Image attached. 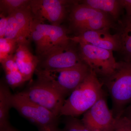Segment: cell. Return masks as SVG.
<instances>
[{
  "label": "cell",
  "instance_id": "obj_16",
  "mask_svg": "<svg viewBox=\"0 0 131 131\" xmlns=\"http://www.w3.org/2000/svg\"><path fill=\"white\" fill-rule=\"evenodd\" d=\"M9 87L1 81L0 84V129L9 126L8 116L9 109L12 107V96Z\"/></svg>",
  "mask_w": 131,
  "mask_h": 131
},
{
  "label": "cell",
  "instance_id": "obj_29",
  "mask_svg": "<svg viewBox=\"0 0 131 131\" xmlns=\"http://www.w3.org/2000/svg\"><path fill=\"white\" fill-rule=\"evenodd\" d=\"M39 131H63V130L59 129L58 126L39 129Z\"/></svg>",
  "mask_w": 131,
  "mask_h": 131
},
{
  "label": "cell",
  "instance_id": "obj_23",
  "mask_svg": "<svg viewBox=\"0 0 131 131\" xmlns=\"http://www.w3.org/2000/svg\"><path fill=\"white\" fill-rule=\"evenodd\" d=\"M63 131H90L82 122L75 117L67 116Z\"/></svg>",
  "mask_w": 131,
  "mask_h": 131
},
{
  "label": "cell",
  "instance_id": "obj_3",
  "mask_svg": "<svg viewBox=\"0 0 131 131\" xmlns=\"http://www.w3.org/2000/svg\"><path fill=\"white\" fill-rule=\"evenodd\" d=\"M90 69L81 63L71 68L52 70L36 69L38 80L45 82L64 97L70 95L87 77Z\"/></svg>",
  "mask_w": 131,
  "mask_h": 131
},
{
  "label": "cell",
  "instance_id": "obj_26",
  "mask_svg": "<svg viewBox=\"0 0 131 131\" xmlns=\"http://www.w3.org/2000/svg\"><path fill=\"white\" fill-rule=\"evenodd\" d=\"M9 16L0 14V38H5Z\"/></svg>",
  "mask_w": 131,
  "mask_h": 131
},
{
  "label": "cell",
  "instance_id": "obj_7",
  "mask_svg": "<svg viewBox=\"0 0 131 131\" xmlns=\"http://www.w3.org/2000/svg\"><path fill=\"white\" fill-rule=\"evenodd\" d=\"M19 94L45 108L57 117L60 115L65 100L62 95L45 82L37 81Z\"/></svg>",
  "mask_w": 131,
  "mask_h": 131
},
{
  "label": "cell",
  "instance_id": "obj_19",
  "mask_svg": "<svg viewBox=\"0 0 131 131\" xmlns=\"http://www.w3.org/2000/svg\"><path fill=\"white\" fill-rule=\"evenodd\" d=\"M8 16V23L5 38L15 40L18 44L28 45V40L22 35L14 14H13Z\"/></svg>",
  "mask_w": 131,
  "mask_h": 131
},
{
  "label": "cell",
  "instance_id": "obj_2",
  "mask_svg": "<svg viewBox=\"0 0 131 131\" xmlns=\"http://www.w3.org/2000/svg\"><path fill=\"white\" fill-rule=\"evenodd\" d=\"M102 80L112 99V112L118 118L126 106L131 103V62H117L113 73Z\"/></svg>",
  "mask_w": 131,
  "mask_h": 131
},
{
  "label": "cell",
  "instance_id": "obj_18",
  "mask_svg": "<svg viewBox=\"0 0 131 131\" xmlns=\"http://www.w3.org/2000/svg\"><path fill=\"white\" fill-rule=\"evenodd\" d=\"M13 14L22 35L28 40V39L31 37V25L34 18L30 6L20 9Z\"/></svg>",
  "mask_w": 131,
  "mask_h": 131
},
{
  "label": "cell",
  "instance_id": "obj_28",
  "mask_svg": "<svg viewBox=\"0 0 131 131\" xmlns=\"http://www.w3.org/2000/svg\"><path fill=\"white\" fill-rule=\"evenodd\" d=\"M122 116L125 117L131 123V103L125 108Z\"/></svg>",
  "mask_w": 131,
  "mask_h": 131
},
{
  "label": "cell",
  "instance_id": "obj_22",
  "mask_svg": "<svg viewBox=\"0 0 131 131\" xmlns=\"http://www.w3.org/2000/svg\"><path fill=\"white\" fill-rule=\"evenodd\" d=\"M5 73L6 83L13 89L20 86L26 82L24 77L19 70Z\"/></svg>",
  "mask_w": 131,
  "mask_h": 131
},
{
  "label": "cell",
  "instance_id": "obj_25",
  "mask_svg": "<svg viewBox=\"0 0 131 131\" xmlns=\"http://www.w3.org/2000/svg\"><path fill=\"white\" fill-rule=\"evenodd\" d=\"M115 131H131V123L125 117L121 116L116 119Z\"/></svg>",
  "mask_w": 131,
  "mask_h": 131
},
{
  "label": "cell",
  "instance_id": "obj_6",
  "mask_svg": "<svg viewBox=\"0 0 131 131\" xmlns=\"http://www.w3.org/2000/svg\"><path fill=\"white\" fill-rule=\"evenodd\" d=\"M79 53L82 61L102 78L113 73L117 62L113 51L89 44L80 43Z\"/></svg>",
  "mask_w": 131,
  "mask_h": 131
},
{
  "label": "cell",
  "instance_id": "obj_1",
  "mask_svg": "<svg viewBox=\"0 0 131 131\" xmlns=\"http://www.w3.org/2000/svg\"><path fill=\"white\" fill-rule=\"evenodd\" d=\"M103 85L90 69L84 81L65 99L59 115L76 117L83 114L104 96Z\"/></svg>",
  "mask_w": 131,
  "mask_h": 131
},
{
  "label": "cell",
  "instance_id": "obj_13",
  "mask_svg": "<svg viewBox=\"0 0 131 131\" xmlns=\"http://www.w3.org/2000/svg\"><path fill=\"white\" fill-rule=\"evenodd\" d=\"M43 25L49 49L48 52L70 44L71 41L70 37H68L67 31L63 27L46 24L43 22Z\"/></svg>",
  "mask_w": 131,
  "mask_h": 131
},
{
  "label": "cell",
  "instance_id": "obj_4",
  "mask_svg": "<svg viewBox=\"0 0 131 131\" xmlns=\"http://www.w3.org/2000/svg\"><path fill=\"white\" fill-rule=\"evenodd\" d=\"M69 20L77 35L88 31L110 29L114 26V20L110 15L82 3H73Z\"/></svg>",
  "mask_w": 131,
  "mask_h": 131
},
{
  "label": "cell",
  "instance_id": "obj_15",
  "mask_svg": "<svg viewBox=\"0 0 131 131\" xmlns=\"http://www.w3.org/2000/svg\"><path fill=\"white\" fill-rule=\"evenodd\" d=\"M81 3L110 15L114 20L119 18L122 7L120 0H84Z\"/></svg>",
  "mask_w": 131,
  "mask_h": 131
},
{
  "label": "cell",
  "instance_id": "obj_17",
  "mask_svg": "<svg viewBox=\"0 0 131 131\" xmlns=\"http://www.w3.org/2000/svg\"><path fill=\"white\" fill-rule=\"evenodd\" d=\"M31 36L35 42L36 52L40 57L49 51L43 22L33 18L31 25Z\"/></svg>",
  "mask_w": 131,
  "mask_h": 131
},
{
  "label": "cell",
  "instance_id": "obj_30",
  "mask_svg": "<svg viewBox=\"0 0 131 131\" xmlns=\"http://www.w3.org/2000/svg\"><path fill=\"white\" fill-rule=\"evenodd\" d=\"M0 131H18L15 130V129H14L13 127H11V126H9L6 127V128H4L0 129Z\"/></svg>",
  "mask_w": 131,
  "mask_h": 131
},
{
  "label": "cell",
  "instance_id": "obj_8",
  "mask_svg": "<svg viewBox=\"0 0 131 131\" xmlns=\"http://www.w3.org/2000/svg\"><path fill=\"white\" fill-rule=\"evenodd\" d=\"M74 2L63 0H31L30 6L34 19L60 25L65 18L67 6Z\"/></svg>",
  "mask_w": 131,
  "mask_h": 131
},
{
  "label": "cell",
  "instance_id": "obj_20",
  "mask_svg": "<svg viewBox=\"0 0 131 131\" xmlns=\"http://www.w3.org/2000/svg\"><path fill=\"white\" fill-rule=\"evenodd\" d=\"M29 0H1V14L8 16L17 11L30 6Z\"/></svg>",
  "mask_w": 131,
  "mask_h": 131
},
{
  "label": "cell",
  "instance_id": "obj_24",
  "mask_svg": "<svg viewBox=\"0 0 131 131\" xmlns=\"http://www.w3.org/2000/svg\"><path fill=\"white\" fill-rule=\"evenodd\" d=\"M0 62L5 73L19 70L14 54L10 55Z\"/></svg>",
  "mask_w": 131,
  "mask_h": 131
},
{
  "label": "cell",
  "instance_id": "obj_9",
  "mask_svg": "<svg viewBox=\"0 0 131 131\" xmlns=\"http://www.w3.org/2000/svg\"><path fill=\"white\" fill-rule=\"evenodd\" d=\"M37 69L52 70L73 67L83 62L79 52L69 44L54 49L40 57Z\"/></svg>",
  "mask_w": 131,
  "mask_h": 131
},
{
  "label": "cell",
  "instance_id": "obj_11",
  "mask_svg": "<svg viewBox=\"0 0 131 131\" xmlns=\"http://www.w3.org/2000/svg\"><path fill=\"white\" fill-rule=\"evenodd\" d=\"M110 28H105L96 30L88 31L70 37L75 43L89 44L112 51L119 52L120 43L117 34L112 35Z\"/></svg>",
  "mask_w": 131,
  "mask_h": 131
},
{
  "label": "cell",
  "instance_id": "obj_10",
  "mask_svg": "<svg viewBox=\"0 0 131 131\" xmlns=\"http://www.w3.org/2000/svg\"><path fill=\"white\" fill-rule=\"evenodd\" d=\"M81 121L90 131H115L116 119L105 96L83 114Z\"/></svg>",
  "mask_w": 131,
  "mask_h": 131
},
{
  "label": "cell",
  "instance_id": "obj_5",
  "mask_svg": "<svg viewBox=\"0 0 131 131\" xmlns=\"http://www.w3.org/2000/svg\"><path fill=\"white\" fill-rule=\"evenodd\" d=\"M12 103V107L36 125L38 129L58 126V117L19 93L13 94Z\"/></svg>",
  "mask_w": 131,
  "mask_h": 131
},
{
  "label": "cell",
  "instance_id": "obj_21",
  "mask_svg": "<svg viewBox=\"0 0 131 131\" xmlns=\"http://www.w3.org/2000/svg\"><path fill=\"white\" fill-rule=\"evenodd\" d=\"M18 44L15 40L5 38H0V62L10 55H13Z\"/></svg>",
  "mask_w": 131,
  "mask_h": 131
},
{
  "label": "cell",
  "instance_id": "obj_14",
  "mask_svg": "<svg viewBox=\"0 0 131 131\" xmlns=\"http://www.w3.org/2000/svg\"><path fill=\"white\" fill-rule=\"evenodd\" d=\"M119 25L117 33L120 43L119 52L123 61L131 62V16L126 15L119 20Z\"/></svg>",
  "mask_w": 131,
  "mask_h": 131
},
{
  "label": "cell",
  "instance_id": "obj_12",
  "mask_svg": "<svg viewBox=\"0 0 131 131\" xmlns=\"http://www.w3.org/2000/svg\"><path fill=\"white\" fill-rule=\"evenodd\" d=\"M14 57L19 71L22 74L26 81L31 80L39 63V58L31 53L28 45L18 44Z\"/></svg>",
  "mask_w": 131,
  "mask_h": 131
},
{
  "label": "cell",
  "instance_id": "obj_27",
  "mask_svg": "<svg viewBox=\"0 0 131 131\" xmlns=\"http://www.w3.org/2000/svg\"><path fill=\"white\" fill-rule=\"evenodd\" d=\"M123 8L125 9L126 15L131 16V0H120Z\"/></svg>",
  "mask_w": 131,
  "mask_h": 131
}]
</instances>
